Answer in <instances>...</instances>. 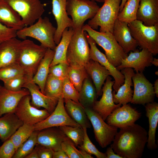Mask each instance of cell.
Listing matches in <instances>:
<instances>
[{
  "label": "cell",
  "mask_w": 158,
  "mask_h": 158,
  "mask_svg": "<svg viewBox=\"0 0 158 158\" xmlns=\"http://www.w3.org/2000/svg\"><path fill=\"white\" fill-rule=\"evenodd\" d=\"M86 114L92 125L95 139L102 148L106 147L113 141L118 128L108 124L92 108H85Z\"/></svg>",
  "instance_id": "obj_10"
},
{
  "label": "cell",
  "mask_w": 158,
  "mask_h": 158,
  "mask_svg": "<svg viewBox=\"0 0 158 158\" xmlns=\"http://www.w3.org/2000/svg\"><path fill=\"white\" fill-rule=\"evenodd\" d=\"M64 126H80L68 116L65 108L64 99L61 97L59 99L53 112L46 119L34 125V130L39 131L51 127Z\"/></svg>",
  "instance_id": "obj_13"
},
{
  "label": "cell",
  "mask_w": 158,
  "mask_h": 158,
  "mask_svg": "<svg viewBox=\"0 0 158 158\" xmlns=\"http://www.w3.org/2000/svg\"><path fill=\"white\" fill-rule=\"evenodd\" d=\"M68 48L66 60L69 66L85 67L90 60V48L82 28L74 30Z\"/></svg>",
  "instance_id": "obj_5"
},
{
  "label": "cell",
  "mask_w": 158,
  "mask_h": 158,
  "mask_svg": "<svg viewBox=\"0 0 158 158\" xmlns=\"http://www.w3.org/2000/svg\"><path fill=\"white\" fill-rule=\"evenodd\" d=\"M141 115V113L127 104L114 110L106 120L108 124L121 128L135 123Z\"/></svg>",
  "instance_id": "obj_16"
},
{
  "label": "cell",
  "mask_w": 158,
  "mask_h": 158,
  "mask_svg": "<svg viewBox=\"0 0 158 158\" xmlns=\"http://www.w3.org/2000/svg\"><path fill=\"white\" fill-rule=\"evenodd\" d=\"M25 158H38L37 151L35 147L32 151L27 155Z\"/></svg>",
  "instance_id": "obj_51"
},
{
  "label": "cell",
  "mask_w": 158,
  "mask_h": 158,
  "mask_svg": "<svg viewBox=\"0 0 158 158\" xmlns=\"http://www.w3.org/2000/svg\"><path fill=\"white\" fill-rule=\"evenodd\" d=\"M121 72L124 76L123 83L119 87L116 94L112 92L113 100L116 104L121 105L130 102L132 98L133 91L131 87L133 86L132 77L135 73L133 68H126L121 70Z\"/></svg>",
  "instance_id": "obj_23"
},
{
  "label": "cell",
  "mask_w": 158,
  "mask_h": 158,
  "mask_svg": "<svg viewBox=\"0 0 158 158\" xmlns=\"http://www.w3.org/2000/svg\"><path fill=\"white\" fill-rule=\"evenodd\" d=\"M147 139L145 129L134 123L120 128L110 147L122 158H140Z\"/></svg>",
  "instance_id": "obj_1"
},
{
  "label": "cell",
  "mask_w": 158,
  "mask_h": 158,
  "mask_svg": "<svg viewBox=\"0 0 158 158\" xmlns=\"http://www.w3.org/2000/svg\"><path fill=\"white\" fill-rule=\"evenodd\" d=\"M53 158H69L66 152L61 148L54 152Z\"/></svg>",
  "instance_id": "obj_49"
},
{
  "label": "cell",
  "mask_w": 158,
  "mask_h": 158,
  "mask_svg": "<svg viewBox=\"0 0 158 158\" xmlns=\"http://www.w3.org/2000/svg\"><path fill=\"white\" fill-rule=\"evenodd\" d=\"M84 34L90 46V59L98 62L109 71L114 79L113 87L114 91L117 92L124 83V75L109 61L106 55L99 50L95 42L85 31H84Z\"/></svg>",
  "instance_id": "obj_14"
},
{
  "label": "cell",
  "mask_w": 158,
  "mask_h": 158,
  "mask_svg": "<svg viewBox=\"0 0 158 158\" xmlns=\"http://www.w3.org/2000/svg\"><path fill=\"white\" fill-rule=\"evenodd\" d=\"M84 136L83 144L78 146L79 149L83 150L90 154L95 156L97 158H106L105 153L99 151L92 143L90 140L87 133V128H83Z\"/></svg>",
  "instance_id": "obj_42"
},
{
  "label": "cell",
  "mask_w": 158,
  "mask_h": 158,
  "mask_svg": "<svg viewBox=\"0 0 158 158\" xmlns=\"http://www.w3.org/2000/svg\"><path fill=\"white\" fill-rule=\"evenodd\" d=\"M145 108L149 123L147 147L149 150H154L157 148L155 134L158 122V103L154 101L146 104Z\"/></svg>",
  "instance_id": "obj_27"
},
{
  "label": "cell",
  "mask_w": 158,
  "mask_h": 158,
  "mask_svg": "<svg viewBox=\"0 0 158 158\" xmlns=\"http://www.w3.org/2000/svg\"><path fill=\"white\" fill-rule=\"evenodd\" d=\"M59 128L66 136L73 141L76 147L82 145L84 136V130L83 127L64 126Z\"/></svg>",
  "instance_id": "obj_38"
},
{
  "label": "cell",
  "mask_w": 158,
  "mask_h": 158,
  "mask_svg": "<svg viewBox=\"0 0 158 158\" xmlns=\"http://www.w3.org/2000/svg\"><path fill=\"white\" fill-rule=\"evenodd\" d=\"M20 16L25 26L35 23L44 12L46 4L40 0H3Z\"/></svg>",
  "instance_id": "obj_9"
},
{
  "label": "cell",
  "mask_w": 158,
  "mask_h": 158,
  "mask_svg": "<svg viewBox=\"0 0 158 158\" xmlns=\"http://www.w3.org/2000/svg\"><path fill=\"white\" fill-rule=\"evenodd\" d=\"M130 53L116 67L119 70L126 68H134L137 72H143L146 67L152 65L153 59V54L147 49H142L139 51L136 49Z\"/></svg>",
  "instance_id": "obj_17"
},
{
  "label": "cell",
  "mask_w": 158,
  "mask_h": 158,
  "mask_svg": "<svg viewBox=\"0 0 158 158\" xmlns=\"http://www.w3.org/2000/svg\"><path fill=\"white\" fill-rule=\"evenodd\" d=\"M0 22L17 30L25 26L19 14L3 0H0Z\"/></svg>",
  "instance_id": "obj_28"
},
{
  "label": "cell",
  "mask_w": 158,
  "mask_h": 158,
  "mask_svg": "<svg viewBox=\"0 0 158 158\" xmlns=\"http://www.w3.org/2000/svg\"><path fill=\"white\" fill-rule=\"evenodd\" d=\"M35 131L34 125L23 123L10 138L16 150Z\"/></svg>",
  "instance_id": "obj_36"
},
{
  "label": "cell",
  "mask_w": 158,
  "mask_h": 158,
  "mask_svg": "<svg viewBox=\"0 0 158 158\" xmlns=\"http://www.w3.org/2000/svg\"><path fill=\"white\" fill-rule=\"evenodd\" d=\"M16 151L15 147L9 138L0 146V158H13Z\"/></svg>",
  "instance_id": "obj_46"
},
{
  "label": "cell",
  "mask_w": 158,
  "mask_h": 158,
  "mask_svg": "<svg viewBox=\"0 0 158 158\" xmlns=\"http://www.w3.org/2000/svg\"><path fill=\"white\" fill-rule=\"evenodd\" d=\"M54 54V50L47 48L33 77V81L39 86L40 91L43 94L45 82L49 75L50 65Z\"/></svg>",
  "instance_id": "obj_31"
},
{
  "label": "cell",
  "mask_w": 158,
  "mask_h": 158,
  "mask_svg": "<svg viewBox=\"0 0 158 158\" xmlns=\"http://www.w3.org/2000/svg\"><path fill=\"white\" fill-rule=\"evenodd\" d=\"M47 49L30 40L21 41L17 63L27 76L33 78Z\"/></svg>",
  "instance_id": "obj_4"
},
{
  "label": "cell",
  "mask_w": 158,
  "mask_h": 158,
  "mask_svg": "<svg viewBox=\"0 0 158 158\" xmlns=\"http://www.w3.org/2000/svg\"><path fill=\"white\" fill-rule=\"evenodd\" d=\"M74 31L72 27L67 28L64 30L61 40L54 50V57L50 67L61 63H67V50Z\"/></svg>",
  "instance_id": "obj_32"
},
{
  "label": "cell",
  "mask_w": 158,
  "mask_h": 158,
  "mask_svg": "<svg viewBox=\"0 0 158 158\" xmlns=\"http://www.w3.org/2000/svg\"><path fill=\"white\" fill-rule=\"evenodd\" d=\"M2 42L0 41V44Z\"/></svg>",
  "instance_id": "obj_58"
},
{
  "label": "cell",
  "mask_w": 158,
  "mask_h": 158,
  "mask_svg": "<svg viewBox=\"0 0 158 158\" xmlns=\"http://www.w3.org/2000/svg\"><path fill=\"white\" fill-rule=\"evenodd\" d=\"M99 8L95 1L91 0H67L66 11L71 17L73 30L82 28L85 22L92 18Z\"/></svg>",
  "instance_id": "obj_8"
},
{
  "label": "cell",
  "mask_w": 158,
  "mask_h": 158,
  "mask_svg": "<svg viewBox=\"0 0 158 158\" xmlns=\"http://www.w3.org/2000/svg\"><path fill=\"white\" fill-rule=\"evenodd\" d=\"M38 158H53L54 151L49 148L37 144L35 147Z\"/></svg>",
  "instance_id": "obj_48"
},
{
  "label": "cell",
  "mask_w": 158,
  "mask_h": 158,
  "mask_svg": "<svg viewBox=\"0 0 158 158\" xmlns=\"http://www.w3.org/2000/svg\"><path fill=\"white\" fill-rule=\"evenodd\" d=\"M21 41L14 37L0 44V68L17 63Z\"/></svg>",
  "instance_id": "obj_24"
},
{
  "label": "cell",
  "mask_w": 158,
  "mask_h": 158,
  "mask_svg": "<svg viewBox=\"0 0 158 158\" xmlns=\"http://www.w3.org/2000/svg\"><path fill=\"white\" fill-rule=\"evenodd\" d=\"M28 76L25 74L17 76L3 81L4 87L6 89L13 91L22 90L26 82Z\"/></svg>",
  "instance_id": "obj_43"
},
{
  "label": "cell",
  "mask_w": 158,
  "mask_h": 158,
  "mask_svg": "<svg viewBox=\"0 0 158 158\" xmlns=\"http://www.w3.org/2000/svg\"><path fill=\"white\" fill-rule=\"evenodd\" d=\"M66 137L59 127L47 128L38 131L37 144L54 152L62 148L61 143Z\"/></svg>",
  "instance_id": "obj_21"
},
{
  "label": "cell",
  "mask_w": 158,
  "mask_h": 158,
  "mask_svg": "<svg viewBox=\"0 0 158 158\" xmlns=\"http://www.w3.org/2000/svg\"><path fill=\"white\" fill-rule=\"evenodd\" d=\"M32 78L28 77L23 88L27 89L29 91L32 105L38 109L44 108L50 114L55 109L58 101L42 93L39 86L33 81Z\"/></svg>",
  "instance_id": "obj_19"
},
{
  "label": "cell",
  "mask_w": 158,
  "mask_h": 158,
  "mask_svg": "<svg viewBox=\"0 0 158 158\" xmlns=\"http://www.w3.org/2000/svg\"><path fill=\"white\" fill-rule=\"evenodd\" d=\"M102 89V95L99 101L96 100L92 109L98 113L104 121L115 109L121 107L120 104H115L113 100L112 87L114 81L108 76Z\"/></svg>",
  "instance_id": "obj_15"
},
{
  "label": "cell",
  "mask_w": 158,
  "mask_h": 158,
  "mask_svg": "<svg viewBox=\"0 0 158 158\" xmlns=\"http://www.w3.org/2000/svg\"><path fill=\"white\" fill-rule=\"evenodd\" d=\"M18 30L7 27L0 22V41L3 42L16 37Z\"/></svg>",
  "instance_id": "obj_47"
},
{
  "label": "cell",
  "mask_w": 158,
  "mask_h": 158,
  "mask_svg": "<svg viewBox=\"0 0 158 158\" xmlns=\"http://www.w3.org/2000/svg\"><path fill=\"white\" fill-rule=\"evenodd\" d=\"M95 1H97L99 2H104L106 0H91Z\"/></svg>",
  "instance_id": "obj_56"
},
{
  "label": "cell",
  "mask_w": 158,
  "mask_h": 158,
  "mask_svg": "<svg viewBox=\"0 0 158 158\" xmlns=\"http://www.w3.org/2000/svg\"><path fill=\"white\" fill-rule=\"evenodd\" d=\"M134 90L130 103L143 105L154 101L155 95L153 85L142 72L135 73L132 77Z\"/></svg>",
  "instance_id": "obj_12"
},
{
  "label": "cell",
  "mask_w": 158,
  "mask_h": 158,
  "mask_svg": "<svg viewBox=\"0 0 158 158\" xmlns=\"http://www.w3.org/2000/svg\"><path fill=\"white\" fill-rule=\"evenodd\" d=\"M69 66L67 62L59 63L49 67V74L63 80L68 77Z\"/></svg>",
  "instance_id": "obj_44"
},
{
  "label": "cell",
  "mask_w": 158,
  "mask_h": 158,
  "mask_svg": "<svg viewBox=\"0 0 158 158\" xmlns=\"http://www.w3.org/2000/svg\"><path fill=\"white\" fill-rule=\"evenodd\" d=\"M137 20L146 26L158 24V0H140Z\"/></svg>",
  "instance_id": "obj_25"
},
{
  "label": "cell",
  "mask_w": 158,
  "mask_h": 158,
  "mask_svg": "<svg viewBox=\"0 0 158 158\" xmlns=\"http://www.w3.org/2000/svg\"><path fill=\"white\" fill-rule=\"evenodd\" d=\"M105 154L106 155V158H122L121 157L114 152L111 147L107 148Z\"/></svg>",
  "instance_id": "obj_50"
},
{
  "label": "cell",
  "mask_w": 158,
  "mask_h": 158,
  "mask_svg": "<svg viewBox=\"0 0 158 158\" xmlns=\"http://www.w3.org/2000/svg\"><path fill=\"white\" fill-rule=\"evenodd\" d=\"M153 89L156 96L158 97V79H157L154 83Z\"/></svg>",
  "instance_id": "obj_53"
},
{
  "label": "cell",
  "mask_w": 158,
  "mask_h": 158,
  "mask_svg": "<svg viewBox=\"0 0 158 158\" xmlns=\"http://www.w3.org/2000/svg\"><path fill=\"white\" fill-rule=\"evenodd\" d=\"M30 95L25 88L13 91L0 85V117L6 113L14 112L22 98Z\"/></svg>",
  "instance_id": "obj_20"
},
{
  "label": "cell",
  "mask_w": 158,
  "mask_h": 158,
  "mask_svg": "<svg viewBox=\"0 0 158 158\" xmlns=\"http://www.w3.org/2000/svg\"><path fill=\"white\" fill-rule=\"evenodd\" d=\"M62 97L64 99H70L78 103L79 102V92L68 77L63 80Z\"/></svg>",
  "instance_id": "obj_40"
},
{
  "label": "cell",
  "mask_w": 158,
  "mask_h": 158,
  "mask_svg": "<svg viewBox=\"0 0 158 158\" xmlns=\"http://www.w3.org/2000/svg\"><path fill=\"white\" fill-rule=\"evenodd\" d=\"M14 112L6 114L0 117V139L4 142L9 138L23 124Z\"/></svg>",
  "instance_id": "obj_29"
},
{
  "label": "cell",
  "mask_w": 158,
  "mask_h": 158,
  "mask_svg": "<svg viewBox=\"0 0 158 158\" xmlns=\"http://www.w3.org/2000/svg\"><path fill=\"white\" fill-rule=\"evenodd\" d=\"M37 131L31 135L16 150L13 158H25L34 149L37 143Z\"/></svg>",
  "instance_id": "obj_39"
},
{
  "label": "cell",
  "mask_w": 158,
  "mask_h": 158,
  "mask_svg": "<svg viewBox=\"0 0 158 158\" xmlns=\"http://www.w3.org/2000/svg\"><path fill=\"white\" fill-rule=\"evenodd\" d=\"M127 0H121L120 7V11L122 9L124 4Z\"/></svg>",
  "instance_id": "obj_55"
},
{
  "label": "cell",
  "mask_w": 158,
  "mask_h": 158,
  "mask_svg": "<svg viewBox=\"0 0 158 158\" xmlns=\"http://www.w3.org/2000/svg\"><path fill=\"white\" fill-rule=\"evenodd\" d=\"M30 95L23 97L14 112L23 123L34 125L43 121L50 114L46 109H39L32 105Z\"/></svg>",
  "instance_id": "obj_11"
},
{
  "label": "cell",
  "mask_w": 158,
  "mask_h": 158,
  "mask_svg": "<svg viewBox=\"0 0 158 158\" xmlns=\"http://www.w3.org/2000/svg\"><path fill=\"white\" fill-rule=\"evenodd\" d=\"M131 34L138 45L153 55L158 53V24L148 26L136 20L128 24Z\"/></svg>",
  "instance_id": "obj_6"
},
{
  "label": "cell",
  "mask_w": 158,
  "mask_h": 158,
  "mask_svg": "<svg viewBox=\"0 0 158 158\" xmlns=\"http://www.w3.org/2000/svg\"><path fill=\"white\" fill-rule=\"evenodd\" d=\"M151 63L152 64L156 66H158V59L156 58H153V59L151 62Z\"/></svg>",
  "instance_id": "obj_54"
},
{
  "label": "cell",
  "mask_w": 158,
  "mask_h": 158,
  "mask_svg": "<svg viewBox=\"0 0 158 158\" xmlns=\"http://www.w3.org/2000/svg\"><path fill=\"white\" fill-rule=\"evenodd\" d=\"M85 67L93 81L98 96L101 95L102 93V86L107 77L110 75V73L98 62L91 59H90Z\"/></svg>",
  "instance_id": "obj_26"
},
{
  "label": "cell",
  "mask_w": 158,
  "mask_h": 158,
  "mask_svg": "<svg viewBox=\"0 0 158 158\" xmlns=\"http://www.w3.org/2000/svg\"><path fill=\"white\" fill-rule=\"evenodd\" d=\"M25 74L19 64L15 63L0 68V80L3 81Z\"/></svg>",
  "instance_id": "obj_41"
},
{
  "label": "cell",
  "mask_w": 158,
  "mask_h": 158,
  "mask_svg": "<svg viewBox=\"0 0 158 158\" xmlns=\"http://www.w3.org/2000/svg\"><path fill=\"white\" fill-rule=\"evenodd\" d=\"M155 73V74L156 75H158V71H156Z\"/></svg>",
  "instance_id": "obj_57"
},
{
  "label": "cell",
  "mask_w": 158,
  "mask_h": 158,
  "mask_svg": "<svg viewBox=\"0 0 158 158\" xmlns=\"http://www.w3.org/2000/svg\"><path fill=\"white\" fill-rule=\"evenodd\" d=\"M79 92V102L84 108H92L98 97L89 76L85 79Z\"/></svg>",
  "instance_id": "obj_33"
},
{
  "label": "cell",
  "mask_w": 158,
  "mask_h": 158,
  "mask_svg": "<svg viewBox=\"0 0 158 158\" xmlns=\"http://www.w3.org/2000/svg\"><path fill=\"white\" fill-rule=\"evenodd\" d=\"M63 80L49 74L44 88V94L58 101L62 97Z\"/></svg>",
  "instance_id": "obj_35"
},
{
  "label": "cell",
  "mask_w": 158,
  "mask_h": 158,
  "mask_svg": "<svg viewBox=\"0 0 158 158\" xmlns=\"http://www.w3.org/2000/svg\"><path fill=\"white\" fill-rule=\"evenodd\" d=\"M83 158H93L91 155L89 154L85 151L81 149H79Z\"/></svg>",
  "instance_id": "obj_52"
},
{
  "label": "cell",
  "mask_w": 158,
  "mask_h": 158,
  "mask_svg": "<svg viewBox=\"0 0 158 158\" xmlns=\"http://www.w3.org/2000/svg\"><path fill=\"white\" fill-rule=\"evenodd\" d=\"M128 24L117 19L114 24L112 32L117 42L124 52L127 54L130 51L136 50L138 46L131 34Z\"/></svg>",
  "instance_id": "obj_22"
},
{
  "label": "cell",
  "mask_w": 158,
  "mask_h": 158,
  "mask_svg": "<svg viewBox=\"0 0 158 158\" xmlns=\"http://www.w3.org/2000/svg\"><path fill=\"white\" fill-rule=\"evenodd\" d=\"M61 147L69 158H83L80 150L76 148L73 141L67 136L61 143Z\"/></svg>",
  "instance_id": "obj_45"
},
{
  "label": "cell",
  "mask_w": 158,
  "mask_h": 158,
  "mask_svg": "<svg viewBox=\"0 0 158 158\" xmlns=\"http://www.w3.org/2000/svg\"><path fill=\"white\" fill-rule=\"evenodd\" d=\"M82 29L96 43L103 48L108 60L115 67L119 65L128 56L117 42L112 33L97 31L87 24L84 25Z\"/></svg>",
  "instance_id": "obj_3"
},
{
  "label": "cell",
  "mask_w": 158,
  "mask_h": 158,
  "mask_svg": "<svg viewBox=\"0 0 158 158\" xmlns=\"http://www.w3.org/2000/svg\"><path fill=\"white\" fill-rule=\"evenodd\" d=\"M67 0H51L52 13L57 23L54 40L58 45L61 38L62 33L67 28L72 27L73 23L66 11Z\"/></svg>",
  "instance_id": "obj_18"
},
{
  "label": "cell",
  "mask_w": 158,
  "mask_h": 158,
  "mask_svg": "<svg viewBox=\"0 0 158 158\" xmlns=\"http://www.w3.org/2000/svg\"><path fill=\"white\" fill-rule=\"evenodd\" d=\"M25 26L17 31V37L23 40L27 37L34 38L39 41L42 46L54 50L56 44L54 36L56 28L54 27L47 17L40 18L33 24Z\"/></svg>",
  "instance_id": "obj_2"
},
{
  "label": "cell",
  "mask_w": 158,
  "mask_h": 158,
  "mask_svg": "<svg viewBox=\"0 0 158 158\" xmlns=\"http://www.w3.org/2000/svg\"><path fill=\"white\" fill-rule=\"evenodd\" d=\"M89 76L85 67L78 68L69 66L68 77L79 92L81 89L84 81Z\"/></svg>",
  "instance_id": "obj_37"
},
{
  "label": "cell",
  "mask_w": 158,
  "mask_h": 158,
  "mask_svg": "<svg viewBox=\"0 0 158 158\" xmlns=\"http://www.w3.org/2000/svg\"><path fill=\"white\" fill-rule=\"evenodd\" d=\"M121 0H106L95 16L88 21L92 29L99 32L112 33L114 24L120 11Z\"/></svg>",
  "instance_id": "obj_7"
},
{
  "label": "cell",
  "mask_w": 158,
  "mask_h": 158,
  "mask_svg": "<svg viewBox=\"0 0 158 158\" xmlns=\"http://www.w3.org/2000/svg\"><path fill=\"white\" fill-rule=\"evenodd\" d=\"M64 101L65 109L70 117L83 128H90L91 124L85 108L80 104L71 99H65Z\"/></svg>",
  "instance_id": "obj_30"
},
{
  "label": "cell",
  "mask_w": 158,
  "mask_h": 158,
  "mask_svg": "<svg viewBox=\"0 0 158 158\" xmlns=\"http://www.w3.org/2000/svg\"><path fill=\"white\" fill-rule=\"evenodd\" d=\"M140 0H127L119 12L117 19L129 23L137 20Z\"/></svg>",
  "instance_id": "obj_34"
}]
</instances>
